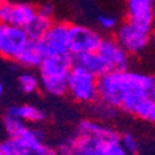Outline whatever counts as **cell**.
<instances>
[{
  "mask_svg": "<svg viewBox=\"0 0 155 155\" xmlns=\"http://www.w3.org/2000/svg\"><path fill=\"white\" fill-rule=\"evenodd\" d=\"M98 98L132 114L141 102L155 101V76L120 70L98 77Z\"/></svg>",
  "mask_w": 155,
  "mask_h": 155,
  "instance_id": "1",
  "label": "cell"
},
{
  "mask_svg": "<svg viewBox=\"0 0 155 155\" xmlns=\"http://www.w3.org/2000/svg\"><path fill=\"white\" fill-rule=\"evenodd\" d=\"M73 56L45 57L38 66V77L42 91L54 97L67 93V77L73 66Z\"/></svg>",
  "mask_w": 155,
  "mask_h": 155,
  "instance_id": "2",
  "label": "cell"
},
{
  "mask_svg": "<svg viewBox=\"0 0 155 155\" xmlns=\"http://www.w3.org/2000/svg\"><path fill=\"white\" fill-rule=\"evenodd\" d=\"M67 93L76 102L91 104L98 99V77L73 63L67 77Z\"/></svg>",
  "mask_w": 155,
  "mask_h": 155,
  "instance_id": "3",
  "label": "cell"
},
{
  "mask_svg": "<svg viewBox=\"0 0 155 155\" xmlns=\"http://www.w3.org/2000/svg\"><path fill=\"white\" fill-rule=\"evenodd\" d=\"M3 125L8 137L19 138L20 140H22L32 150L34 155H37L46 145L44 140L45 135L40 129L31 127L30 124L25 123L24 120L14 117V115L5 113L3 117Z\"/></svg>",
  "mask_w": 155,
  "mask_h": 155,
  "instance_id": "4",
  "label": "cell"
},
{
  "mask_svg": "<svg viewBox=\"0 0 155 155\" xmlns=\"http://www.w3.org/2000/svg\"><path fill=\"white\" fill-rule=\"evenodd\" d=\"M67 22H54L50 30L37 41L44 57H61L70 56V41H68Z\"/></svg>",
  "mask_w": 155,
  "mask_h": 155,
  "instance_id": "5",
  "label": "cell"
},
{
  "mask_svg": "<svg viewBox=\"0 0 155 155\" xmlns=\"http://www.w3.org/2000/svg\"><path fill=\"white\" fill-rule=\"evenodd\" d=\"M112 140L99 139L76 132L72 137L61 141L58 150L70 151L73 155H108V147Z\"/></svg>",
  "mask_w": 155,
  "mask_h": 155,
  "instance_id": "6",
  "label": "cell"
},
{
  "mask_svg": "<svg viewBox=\"0 0 155 155\" xmlns=\"http://www.w3.org/2000/svg\"><path fill=\"white\" fill-rule=\"evenodd\" d=\"M31 40L26 30L11 24L0 22V56L6 60H16Z\"/></svg>",
  "mask_w": 155,
  "mask_h": 155,
  "instance_id": "7",
  "label": "cell"
},
{
  "mask_svg": "<svg viewBox=\"0 0 155 155\" xmlns=\"http://www.w3.org/2000/svg\"><path fill=\"white\" fill-rule=\"evenodd\" d=\"M102 40L103 37L98 31L86 26V25L70 24L68 41L72 56L84 52H96L101 46Z\"/></svg>",
  "mask_w": 155,
  "mask_h": 155,
  "instance_id": "8",
  "label": "cell"
},
{
  "mask_svg": "<svg viewBox=\"0 0 155 155\" xmlns=\"http://www.w3.org/2000/svg\"><path fill=\"white\" fill-rule=\"evenodd\" d=\"M115 40L129 55H139L148 47L150 34L139 30L128 20L115 30Z\"/></svg>",
  "mask_w": 155,
  "mask_h": 155,
  "instance_id": "9",
  "label": "cell"
},
{
  "mask_svg": "<svg viewBox=\"0 0 155 155\" xmlns=\"http://www.w3.org/2000/svg\"><path fill=\"white\" fill-rule=\"evenodd\" d=\"M37 15V8L29 3H8L0 5V22L11 24L14 26L25 29Z\"/></svg>",
  "mask_w": 155,
  "mask_h": 155,
  "instance_id": "10",
  "label": "cell"
},
{
  "mask_svg": "<svg viewBox=\"0 0 155 155\" xmlns=\"http://www.w3.org/2000/svg\"><path fill=\"white\" fill-rule=\"evenodd\" d=\"M97 52L104 61L109 71L128 70L129 67V54L120 46V44L113 37L103 38Z\"/></svg>",
  "mask_w": 155,
  "mask_h": 155,
  "instance_id": "11",
  "label": "cell"
},
{
  "mask_svg": "<svg viewBox=\"0 0 155 155\" xmlns=\"http://www.w3.org/2000/svg\"><path fill=\"white\" fill-rule=\"evenodd\" d=\"M155 0H127V18L139 30L150 34L153 24V5Z\"/></svg>",
  "mask_w": 155,
  "mask_h": 155,
  "instance_id": "12",
  "label": "cell"
},
{
  "mask_svg": "<svg viewBox=\"0 0 155 155\" xmlns=\"http://www.w3.org/2000/svg\"><path fill=\"white\" fill-rule=\"evenodd\" d=\"M77 133L89 135V137H94V138H99V139H106V140L118 139L120 135L112 127L107 125L103 122L96 120L93 118L82 119L78 123V127H77Z\"/></svg>",
  "mask_w": 155,
  "mask_h": 155,
  "instance_id": "13",
  "label": "cell"
},
{
  "mask_svg": "<svg viewBox=\"0 0 155 155\" xmlns=\"http://www.w3.org/2000/svg\"><path fill=\"white\" fill-rule=\"evenodd\" d=\"M6 113L14 115L28 124H38L46 120V113L44 109L34 104H28V103L11 106L6 109Z\"/></svg>",
  "mask_w": 155,
  "mask_h": 155,
  "instance_id": "14",
  "label": "cell"
},
{
  "mask_svg": "<svg viewBox=\"0 0 155 155\" xmlns=\"http://www.w3.org/2000/svg\"><path fill=\"white\" fill-rule=\"evenodd\" d=\"M73 61L74 63L80 64V66H82L88 72L93 73L97 77H101L108 72V68L106 66L104 61L102 60L101 55L97 51L96 52H84V54L76 55L73 56Z\"/></svg>",
  "mask_w": 155,
  "mask_h": 155,
  "instance_id": "15",
  "label": "cell"
},
{
  "mask_svg": "<svg viewBox=\"0 0 155 155\" xmlns=\"http://www.w3.org/2000/svg\"><path fill=\"white\" fill-rule=\"evenodd\" d=\"M88 112L92 115V118L99 122H110L114 120L118 117V112L119 109L117 107H114L109 103L102 101V99H97L91 104H88Z\"/></svg>",
  "mask_w": 155,
  "mask_h": 155,
  "instance_id": "16",
  "label": "cell"
},
{
  "mask_svg": "<svg viewBox=\"0 0 155 155\" xmlns=\"http://www.w3.org/2000/svg\"><path fill=\"white\" fill-rule=\"evenodd\" d=\"M44 55L41 52L40 47H38L37 41H30L29 45L25 47V50L20 54V56L16 58V61L21 66L26 68H34L38 67L44 60Z\"/></svg>",
  "mask_w": 155,
  "mask_h": 155,
  "instance_id": "17",
  "label": "cell"
},
{
  "mask_svg": "<svg viewBox=\"0 0 155 155\" xmlns=\"http://www.w3.org/2000/svg\"><path fill=\"white\" fill-rule=\"evenodd\" d=\"M52 24V19L37 14L34 18V20L25 28V30H26V34L31 41H38L50 30Z\"/></svg>",
  "mask_w": 155,
  "mask_h": 155,
  "instance_id": "18",
  "label": "cell"
},
{
  "mask_svg": "<svg viewBox=\"0 0 155 155\" xmlns=\"http://www.w3.org/2000/svg\"><path fill=\"white\" fill-rule=\"evenodd\" d=\"M0 145L5 155H34L32 150L19 138L8 137V139L0 143Z\"/></svg>",
  "mask_w": 155,
  "mask_h": 155,
  "instance_id": "19",
  "label": "cell"
},
{
  "mask_svg": "<svg viewBox=\"0 0 155 155\" xmlns=\"http://www.w3.org/2000/svg\"><path fill=\"white\" fill-rule=\"evenodd\" d=\"M18 83H19L20 91L22 93H25V94H32L41 87L40 77L31 73V72L21 73L19 76V78H18Z\"/></svg>",
  "mask_w": 155,
  "mask_h": 155,
  "instance_id": "20",
  "label": "cell"
},
{
  "mask_svg": "<svg viewBox=\"0 0 155 155\" xmlns=\"http://www.w3.org/2000/svg\"><path fill=\"white\" fill-rule=\"evenodd\" d=\"M133 115L138 117L139 119L155 124V101L154 99H148L141 102L134 110Z\"/></svg>",
  "mask_w": 155,
  "mask_h": 155,
  "instance_id": "21",
  "label": "cell"
},
{
  "mask_svg": "<svg viewBox=\"0 0 155 155\" xmlns=\"http://www.w3.org/2000/svg\"><path fill=\"white\" fill-rule=\"evenodd\" d=\"M119 141H120V145L123 147V149L129 155L137 154L139 151V148H140L139 140H138V138L133 133H129V132L122 133L119 135Z\"/></svg>",
  "mask_w": 155,
  "mask_h": 155,
  "instance_id": "22",
  "label": "cell"
},
{
  "mask_svg": "<svg viewBox=\"0 0 155 155\" xmlns=\"http://www.w3.org/2000/svg\"><path fill=\"white\" fill-rule=\"evenodd\" d=\"M98 24L101 29L106 31H112L117 26V20H115L114 16H110V15H101L98 18Z\"/></svg>",
  "mask_w": 155,
  "mask_h": 155,
  "instance_id": "23",
  "label": "cell"
},
{
  "mask_svg": "<svg viewBox=\"0 0 155 155\" xmlns=\"http://www.w3.org/2000/svg\"><path fill=\"white\" fill-rule=\"evenodd\" d=\"M108 155H129L124 149L123 147L120 145V141L119 139H115V140H112L109 143V147H108Z\"/></svg>",
  "mask_w": 155,
  "mask_h": 155,
  "instance_id": "24",
  "label": "cell"
},
{
  "mask_svg": "<svg viewBox=\"0 0 155 155\" xmlns=\"http://www.w3.org/2000/svg\"><path fill=\"white\" fill-rule=\"evenodd\" d=\"M37 14L52 19V16H54V14H55V6H54V4L45 3V4L40 5V6L37 8Z\"/></svg>",
  "mask_w": 155,
  "mask_h": 155,
  "instance_id": "25",
  "label": "cell"
},
{
  "mask_svg": "<svg viewBox=\"0 0 155 155\" xmlns=\"http://www.w3.org/2000/svg\"><path fill=\"white\" fill-rule=\"evenodd\" d=\"M151 15H153V24H154V28H155V3L153 5V11H151Z\"/></svg>",
  "mask_w": 155,
  "mask_h": 155,
  "instance_id": "26",
  "label": "cell"
},
{
  "mask_svg": "<svg viewBox=\"0 0 155 155\" xmlns=\"http://www.w3.org/2000/svg\"><path fill=\"white\" fill-rule=\"evenodd\" d=\"M56 155H73V154L70 153V151H60V150H57V154Z\"/></svg>",
  "mask_w": 155,
  "mask_h": 155,
  "instance_id": "27",
  "label": "cell"
},
{
  "mask_svg": "<svg viewBox=\"0 0 155 155\" xmlns=\"http://www.w3.org/2000/svg\"><path fill=\"white\" fill-rule=\"evenodd\" d=\"M3 93H4V84H3L2 80H0V97L3 96Z\"/></svg>",
  "mask_w": 155,
  "mask_h": 155,
  "instance_id": "28",
  "label": "cell"
},
{
  "mask_svg": "<svg viewBox=\"0 0 155 155\" xmlns=\"http://www.w3.org/2000/svg\"><path fill=\"white\" fill-rule=\"evenodd\" d=\"M151 38H153V41L155 42V31H154V32L151 34Z\"/></svg>",
  "mask_w": 155,
  "mask_h": 155,
  "instance_id": "29",
  "label": "cell"
},
{
  "mask_svg": "<svg viewBox=\"0 0 155 155\" xmlns=\"http://www.w3.org/2000/svg\"><path fill=\"white\" fill-rule=\"evenodd\" d=\"M0 155H5V153H4L3 149H2V145H0Z\"/></svg>",
  "mask_w": 155,
  "mask_h": 155,
  "instance_id": "30",
  "label": "cell"
},
{
  "mask_svg": "<svg viewBox=\"0 0 155 155\" xmlns=\"http://www.w3.org/2000/svg\"><path fill=\"white\" fill-rule=\"evenodd\" d=\"M4 2H5V0H0V5H2V4L4 3Z\"/></svg>",
  "mask_w": 155,
  "mask_h": 155,
  "instance_id": "31",
  "label": "cell"
},
{
  "mask_svg": "<svg viewBox=\"0 0 155 155\" xmlns=\"http://www.w3.org/2000/svg\"><path fill=\"white\" fill-rule=\"evenodd\" d=\"M132 155H140V154H139V153H137V154H132Z\"/></svg>",
  "mask_w": 155,
  "mask_h": 155,
  "instance_id": "32",
  "label": "cell"
}]
</instances>
